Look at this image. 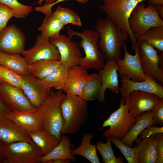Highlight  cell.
<instances>
[{
  "label": "cell",
  "mask_w": 163,
  "mask_h": 163,
  "mask_svg": "<svg viewBox=\"0 0 163 163\" xmlns=\"http://www.w3.org/2000/svg\"><path fill=\"white\" fill-rule=\"evenodd\" d=\"M72 37L59 34L49 38L50 42L58 50L61 63L68 66L69 68L78 65L82 57L80 47L72 40Z\"/></svg>",
  "instance_id": "cell-10"
},
{
  "label": "cell",
  "mask_w": 163,
  "mask_h": 163,
  "mask_svg": "<svg viewBox=\"0 0 163 163\" xmlns=\"http://www.w3.org/2000/svg\"><path fill=\"white\" fill-rule=\"evenodd\" d=\"M129 97V112L136 117L143 113L153 110L161 99L153 93L140 91L132 92Z\"/></svg>",
  "instance_id": "cell-17"
},
{
  "label": "cell",
  "mask_w": 163,
  "mask_h": 163,
  "mask_svg": "<svg viewBox=\"0 0 163 163\" xmlns=\"http://www.w3.org/2000/svg\"><path fill=\"white\" fill-rule=\"evenodd\" d=\"M147 0H102L99 8L105 13L127 34L132 44V48L136 43L133 33L131 30L128 20L131 14L136 6L141 2Z\"/></svg>",
  "instance_id": "cell-5"
},
{
  "label": "cell",
  "mask_w": 163,
  "mask_h": 163,
  "mask_svg": "<svg viewBox=\"0 0 163 163\" xmlns=\"http://www.w3.org/2000/svg\"><path fill=\"white\" fill-rule=\"evenodd\" d=\"M61 108L63 122L61 135L77 133L88 117L87 102L78 96L66 94Z\"/></svg>",
  "instance_id": "cell-2"
},
{
  "label": "cell",
  "mask_w": 163,
  "mask_h": 163,
  "mask_svg": "<svg viewBox=\"0 0 163 163\" xmlns=\"http://www.w3.org/2000/svg\"><path fill=\"white\" fill-rule=\"evenodd\" d=\"M69 0H56L54 3L50 4H44L42 6H36L34 10L36 11L41 12L44 14L45 16H49L52 13V8L55 5L59 3ZM75 1L82 4L87 3L89 0H73Z\"/></svg>",
  "instance_id": "cell-40"
},
{
  "label": "cell",
  "mask_w": 163,
  "mask_h": 163,
  "mask_svg": "<svg viewBox=\"0 0 163 163\" xmlns=\"http://www.w3.org/2000/svg\"><path fill=\"white\" fill-rule=\"evenodd\" d=\"M94 135L88 132L85 133L82 139V142L78 147L71 150L72 154L75 156H81L92 163H100V159L97 153L96 145L91 143Z\"/></svg>",
  "instance_id": "cell-27"
},
{
  "label": "cell",
  "mask_w": 163,
  "mask_h": 163,
  "mask_svg": "<svg viewBox=\"0 0 163 163\" xmlns=\"http://www.w3.org/2000/svg\"><path fill=\"white\" fill-rule=\"evenodd\" d=\"M0 78L23 91L21 75L0 66Z\"/></svg>",
  "instance_id": "cell-37"
},
{
  "label": "cell",
  "mask_w": 163,
  "mask_h": 163,
  "mask_svg": "<svg viewBox=\"0 0 163 163\" xmlns=\"http://www.w3.org/2000/svg\"><path fill=\"white\" fill-rule=\"evenodd\" d=\"M111 142L121 151L128 163H138L137 146L130 147L123 143L120 139L114 137H111Z\"/></svg>",
  "instance_id": "cell-36"
},
{
  "label": "cell",
  "mask_w": 163,
  "mask_h": 163,
  "mask_svg": "<svg viewBox=\"0 0 163 163\" xmlns=\"http://www.w3.org/2000/svg\"><path fill=\"white\" fill-rule=\"evenodd\" d=\"M163 133V127L151 126L143 129L139 134L141 137L149 136L155 134Z\"/></svg>",
  "instance_id": "cell-42"
},
{
  "label": "cell",
  "mask_w": 163,
  "mask_h": 163,
  "mask_svg": "<svg viewBox=\"0 0 163 163\" xmlns=\"http://www.w3.org/2000/svg\"><path fill=\"white\" fill-rule=\"evenodd\" d=\"M146 75L145 80L141 82L133 81L125 75H120L121 84L120 91L121 97L126 99L132 92L140 91L153 93L163 98V86L150 76Z\"/></svg>",
  "instance_id": "cell-15"
},
{
  "label": "cell",
  "mask_w": 163,
  "mask_h": 163,
  "mask_svg": "<svg viewBox=\"0 0 163 163\" xmlns=\"http://www.w3.org/2000/svg\"><path fill=\"white\" fill-rule=\"evenodd\" d=\"M94 29L99 34L98 47L106 60L113 59L117 62L120 59L121 50L128 39V35L107 17L98 18Z\"/></svg>",
  "instance_id": "cell-1"
},
{
  "label": "cell",
  "mask_w": 163,
  "mask_h": 163,
  "mask_svg": "<svg viewBox=\"0 0 163 163\" xmlns=\"http://www.w3.org/2000/svg\"><path fill=\"white\" fill-rule=\"evenodd\" d=\"M149 4L154 6L163 5V0H147Z\"/></svg>",
  "instance_id": "cell-45"
},
{
  "label": "cell",
  "mask_w": 163,
  "mask_h": 163,
  "mask_svg": "<svg viewBox=\"0 0 163 163\" xmlns=\"http://www.w3.org/2000/svg\"><path fill=\"white\" fill-rule=\"evenodd\" d=\"M5 117L28 132H34L43 129L41 117L35 108L31 110L10 111Z\"/></svg>",
  "instance_id": "cell-21"
},
{
  "label": "cell",
  "mask_w": 163,
  "mask_h": 163,
  "mask_svg": "<svg viewBox=\"0 0 163 163\" xmlns=\"http://www.w3.org/2000/svg\"><path fill=\"white\" fill-rule=\"evenodd\" d=\"M53 13L64 26L68 24L78 27L82 26L81 20L78 14L68 8L58 5Z\"/></svg>",
  "instance_id": "cell-33"
},
{
  "label": "cell",
  "mask_w": 163,
  "mask_h": 163,
  "mask_svg": "<svg viewBox=\"0 0 163 163\" xmlns=\"http://www.w3.org/2000/svg\"><path fill=\"white\" fill-rule=\"evenodd\" d=\"M0 3L8 7L12 11L14 17L19 19L25 18L33 11L32 6L23 4L17 0H0Z\"/></svg>",
  "instance_id": "cell-35"
},
{
  "label": "cell",
  "mask_w": 163,
  "mask_h": 163,
  "mask_svg": "<svg viewBox=\"0 0 163 163\" xmlns=\"http://www.w3.org/2000/svg\"><path fill=\"white\" fill-rule=\"evenodd\" d=\"M89 75L86 70L78 65L70 68L67 77L59 89L62 90L66 94L78 96Z\"/></svg>",
  "instance_id": "cell-20"
},
{
  "label": "cell",
  "mask_w": 163,
  "mask_h": 163,
  "mask_svg": "<svg viewBox=\"0 0 163 163\" xmlns=\"http://www.w3.org/2000/svg\"><path fill=\"white\" fill-rule=\"evenodd\" d=\"M137 155L138 163H155L156 159L155 142L153 135L138 137Z\"/></svg>",
  "instance_id": "cell-22"
},
{
  "label": "cell",
  "mask_w": 163,
  "mask_h": 163,
  "mask_svg": "<svg viewBox=\"0 0 163 163\" xmlns=\"http://www.w3.org/2000/svg\"><path fill=\"white\" fill-rule=\"evenodd\" d=\"M0 98L10 111L31 110L35 109L23 91L0 78Z\"/></svg>",
  "instance_id": "cell-11"
},
{
  "label": "cell",
  "mask_w": 163,
  "mask_h": 163,
  "mask_svg": "<svg viewBox=\"0 0 163 163\" xmlns=\"http://www.w3.org/2000/svg\"><path fill=\"white\" fill-rule=\"evenodd\" d=\"M129 95L126 99L122 97L120 99L119 107L103 123L102 129L110 127L103 132L104 137L107 138L114 137L121 140L127 134L136 119L129 113Z\"/></svg>",
  "instance_id": "cell-6"
},
{
  "label": "cell",
  "mask_w": 163,
  "mask_h": 163,
  "mask_svg": "<svg viewBox=\"0 0 163 163\" xmlns=\"http://www.w3.org/2000/svg\"><path fill=\"white\" fill-rule=\"evenodd\" d=\"M56 0H39L37 2L34 4V5L38 4L40 6L43 2L45 1L46 4H52L55 2Z\"/></svg>",
  "instance_id": "cell-47"
},
{
  "label": "cell",
  "mask_w": 163,
  "mask_h": 163,
  "mask_svg": "<svg viewBox=\"0 0 163 163\" xmlns=\"http://www.w3.org/2000/svg\"><path fill=\"white\" fill-rule=\"evenodd\" d=\"M25 36L14 24L6 26L0 32V50L10 54H21L24 50Z\"/></svg>",
  "instance_id": "cell-14"
},
{
  "label": "cell",
  "mask_w": 163,
  "mask_h": 163,
  "mask_svg": "<svg viewBox=\"0 0 163 163\" xmlns=\"http://www.w3.org/2000/svg\"><path fill=\"white\" fill-rule=\"evenodd\" d=\"M65 94L62 89H51L45 102L35 109L41 117L43 129L53 134L59 141L63 124L61 105Z\"/></svg>",
  "instance_id": "cell-4"
},
{
  "label": "cell",
  "mask_w": 163,
  "mask_h": 163,
  "mask_svg": "<svg viewBox=\"0 0 163 163\" xmlns=\"http://www.w3.org/2000/svg\"><path fill=\"white\" fill-rule=\"evenodd\" d=\"M5 145L0 140V163H5L6 158L4 153Z\"/></svg>",
  "instance_id": "cell-44"
},
{
  "label": "cell",
  "mask_w": 163,
  "mask_h": 163,
  "mask_svg": "<svg viewBox=\"0 0 163 163\" xmlns=\"http://www.w3.org/2000/svg\"><path fill=\"white\" fill-rule=\"evenodd\" d=\"M28 133L33 141L40 149L43 156L50 152L60 142L53 134L43 129Z\"/></svg>",
  "instance_id": "cell-26"
},
{
  "label": "cell",
  "mask_w": 163,
  "mask_h": 163,
  "mask_svg": "<svg viewBox=\"0 0 163 163\" xmlns=\"http://www.w3.org/2000/svg\"><path fill=\"white\" fill-rule=\"evenodd\" d=\"M62 135L58 145L48 154L42 157L40 163H52L53 161L60 159H67L71 162L75 161V157L72 153L70 138Z\"/></svg>",
  "instance_id": "cell-23"
},
{
  "label": "cell",
  "mask_w": 163,
  "mask_h": 163,
  "mask_svg": "<svg viewBox=\"0 0 163 163\" xmlns=\"http://www.w3.org/2000/svg\"><path fill=\"white\" fill-rule=\"evenodd\" d=\"M64 25L52 12L50 16H45L41 25L38 28L40 35L44 38H50L60 34Z\"/></svg>",
  "instance_id": "cell-30"
},
{
  "label": "cell",
  "mask_w": 163,
  "mask_h": 163,
  "mask_svg": "<svg viewBox=\"0 0 163 163\" xmlns=\"http://www.w3.org/2000/svg\"><path fill=\"white\" fill-rule=\"evenodd\" d=\"M144 1L138 4L129 17V27L137 40L150 28L163 26V20L159 16L155 6L145 7Z\"/></svg>",
  "instance_id": "cell-8"
},
{
  "label": "cell",
  "mask_w": 163,
  "mask_h": 163,
  "mask_svg": "<svg viewBox=\"0 0 163 163\" xmlns=\"http://www.w3.org/2000/svg\"><path fill=\"white\" fill-rule=\"evenodd\" d=\"M117 70L116 61L113 59H108L104 67L98 71L101 81V89L97 99L100 102L105 101L104 94L107 89L113 93H119L120 87Z\"/></svg>",
  "instance_id": "cell-18"
},
{
  "label": "cell",
  "mask_w": 163,
  "mask_h": 163,
  "mask_svg": "<svg viewBox=\"0 0 163 163\" xmlns=\"http://www.w3.org/2000/svg\"><path fill=\"white\" fill-rule=\"evenodd\" d=\"M138 40H145L159 52H163V26L150 28Z\"/></svg>",
  "instance_id": "cell-32"
},
{
  "label": "cell",
  "mask_w": 163,
  "mask_h": 163,
  "mask_svg": "<svg viewBox=\"0 0 163 163\" xmlns=\"http://www.w3.org/2000/svg\"><path fill=\"white\" fill-rule=\"evenodd\" d=\"M153 110L142 113L136 117V122L127 134L120 140L130 147L136 140L140 133L144 129L153 124Z\"/></svg>",
  "instance_id": "cell-24"
},
{
  "label": "cell",
  "mask_w": 163,
  "mask_h": 163,
  "mask_svg": "<svg viewBox=\"0 0 163 163\" xmlns=\"http://www.w3.org/2000/svg\"><path fill=\"white\" fill-rule=\"evenodd\" d=\"M69 67L63 64L56 69L45 78L42 79L48 88L58 90L65 81L68 75Z\"/></svg>",
  "instance_id": "cell-31"
},
{
  "label": "cell",
  "mask_w": 163,
  "mask_h": 163,
  "mask_svg": "<svg viewBox=\"0 0 163 163\" xmlns=\"http://www.w3.org/2000/svg\"><path fill=\"white\" fill-rule=\"evenodd\" d=\"M9 111L0 98V117H5Z\"/></svg>",
  "instance_id": "cell-43"
},
{
  "label": "cell",
  "mask_w": 163,
  "mask_h": 163,
  "mask_svg": "<svg viewBox=\"0 0 163 163\" xmlns=\"http://www.w3.org/2000/svg\"><path fill=\"white\" fill-rule=\"evenodd\" d=\"M101 85V78L99 74H89L83 90L78 96L86 102L97 99Z\"/></svg>",
  "instance_id": "cell-28"
},
{
  "label": "cell",
  "mask_w": 163,
  "mask_h": 163,
  "mask_svg": "<svg viewBox=\"0 0 163 163\" xmlns=\"http://www.w3.org/2000/svg\"><path fill=\"white\" fill-rule=\"evenodd\" d=\"M13 17L12 10L6 5L0 3V32L6 27L9 20Z\"/></svg>",
  "instance_id": "cell-38"
},
{
  "label": "cell",
  "mask_w": 163,
  "mask_h": 163,
  "mask_svg": "<svg viewBox=\"0 0 163 163\" xmlns=\"http://www.w3.org/2000/svg\"><path fill=\"white\" fill-rule=\"evenodd\" d=\"M29 65L40 60H60V56L56 46L49 39L40 35H38L34 46L30 49L24 50L21 53Z\"/></svg>",
  "instance_id": "cell-12"
},
{
  "label": "cell",
  "mask_w": 163,
  "mask_h": 163,
  "mask_svg": "<svg viewBox=\"0 0 163 163\" xmlns=\"http://www.w3.org/2000/svg\"><path fill=\"white\" fill-rule=\"evenodd\" d=\"M153 118V126L156 124L163 125V98L160 99L155 108Z\"/></svg>",
  "instance_id": "cell-41"
},
{
  "label": "cell",
  "mask_w": 163,
  "mask_h": 163,
  "mask_svg": "<svg viewBox=\"0 0 163 163\" xmlns=\"http://www.w3.org/2000/svg\"><path fill=\"white\" fill-rule=\"evenodd\" d=\"M22 76L24 93L34 108L40 107L47 100L51 89L44 84L42 79L30 75Z\"/></svg>",
  "instance_id": "cell-13"
},
{
  "label": "cell",
  "mask_w": 163,
  "mask_h": 163,
  "mask_svg": "<svg viewBox=\"0 0 163 163\" xmlns=\"http://www.w3.org/2000/svg\"><path fill=\"white\" fill-rule=\"evenodd\" d=\"M21 54L0 50V66L21 75H30L29 65Z\"/></svg>",
  "instance_id": "cell-25"
},
{
  "label": "cell",
  "mask_w": 163,
  "mask_h": 163,
  "mask_svg": "<svg viewBox=\"0 0 163 163\" xmlns=\"http://www.w3.org/2000/svg\"><path fill=\"white\" fill-rule=\"evenodd\" d=\"M62 64L60 61L40 60L29 65L30 75L43 79Z\"/></svg>",
  "instance_id": "cell-29"
},
{
  "label": "cell",
  "mask_w": 163,
  "mask_h": 163,
  "mask_svg": "<svg viewBox=\"0 0 163 163\" xmlns=\"http://www.w3.org/2000/svg\"><path fill=\"white\" fill-rule=\"evenodd\" d=\"M107 139V142L104 143L98 142L96 145L97 150L99 152L104 163H122L123 160L115 156L111 145V137Z\"/></svg>",
  "instance_id": "cell-34"
},
{
  "label": "cell",
  "mask_w": 163,
  "mask_h": 163,
  "mask_svg": "<svg viewBox=\"0 0 163 163\" xmlns=\"http://www.w3.org/2000/svg\"><path fill=\"white\" fill-rule=\"evenodd\" d=\"M155 142L156 159L155 163H163V133H159L153 135Z\"/></svg>",
  "instance_id": "cell-39"
},
{
  "label": "cell",
  "mask_w": 163,
  "mask_h": 163,
  "mask_svg": "<svg viewBox=\"0 0 163 163\" xmlns=\"http://www.w3.org/2000/svg\"><path fill=\"white\" fill-rule=\"evenodd\" d=\"M124 51V57L117 62V72L120 75H125L135 82L145 80L146 75L143 72L138 52L133 49L135 54L132 55L128 52L126 43L123 47Z\"/></svg>",
  "instance_id": "cell-16"
},
{
  "label": "cell",
  "mask_w": 163,
  "mask_h": 163,
  "mask_svg": "<svg viewBox=\"0 0 163 163\" xmlns=\"http://www.w3.org/2000/svg\"><path fill=\"white\" fill-rule=\"evenodd\" d=\"M5 163H39L43 155L35 143L19 141L5 145Z\"/></svg>",
  "instance_id": "cell-9"
},
{
  "label": "cell",
  "mask_w": 163,
  "mask_h": 163,
  "mask_svg": "<svg viewBox=\"0 0 163 163\" xmlns=\"http://www.w3.org/2000/svg\"><path fill=\"white\" fill-rule=\"evenodd\" d=\"M0 140L5 145L19 141L34 142L27 131L6 117H0Z\"/></svg>",
  "instance_id": "cell-19"
},
{
  "label": "cell",
  "mask_w": 163,
  "mask_h": 163,
  "mask_svg": "<svg viewBox=\"0 0 163 163\" xmlns=\"http://www.w3.org/2000/svg\"><path fill=\"white\" fill-rule=\"evenodd\" d=\"M71 161L69 160L65 159H60L53 161L52 163H69Z\"/></svg>",
  "instance_id": "cell-48"
},
{
  "label": "cell",
  "mask_w": 163,
  "mask_h": 163,
  "mask_svg": "<svg viewBox=\"0 0 163 163\" xmlns=\"http://www.w3.org/2000/svg\"><path fill=\"white\" fill-rule=\"evenodd\" d=\"M137 51L142 70L145 75L151 76L163 86V52L157 51L144 40H136L132 48Z\"/></svg>",
  "instance_id": "cell-7"
},
{
  "label": "cell",
  "mask_w": 163,
  "mask_h": 163,
  "mask_svg": "<svg viewBox=\"0 0 163 163\" xmlns=\"http://www.w3.org/2000/svg\"><path fill=\"white\" fill-rule=\"evenodd\" d=\"M159 17L163 19V5L154 6Z\"/></svg>",
  "instance_id": "cell-46"
},
{
  "label": "cell",
  "mask_w": 163,
  "mask_h": 163,
  "mask_svg": "<svg viewBox=\"0 0 163 163\" xmlns=\"http://www.w3.org/2000/svg\"><path fill=\"white\" fill-rule=\"evenodd\" d=\"M66 28L68 36L72 37L77 36L81 38L78 45L83 49L85 56L80 59L78 65L86 70L93 69L98 71L101 69L105 65L106 59L98 49L100 36L98 32L90 29L78 32L73 30L69 27Z\"/></svg>",
  "instance_id": "cell-3"
}]
</instances>
